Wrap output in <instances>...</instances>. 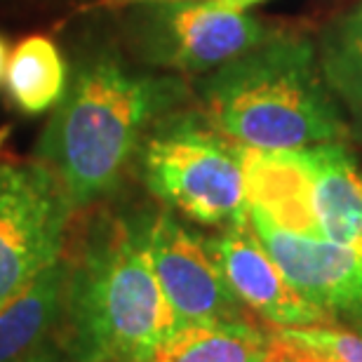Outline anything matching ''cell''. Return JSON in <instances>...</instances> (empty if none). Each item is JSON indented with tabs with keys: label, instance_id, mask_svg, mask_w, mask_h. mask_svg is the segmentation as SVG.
Instances as JSON below:
<instances>
[{
	"label": "cell",
	"instance_id": "obj_4",
	"mask_svg": "<svg viewBox=\"0 0 362 362\" xmlns=\"http://www.w3.org/2000/svg\"><path fill=\"white\" fill-rule=\"evenodd\" d=\"M141 146L146 188L181 216L202 226H228L247 216L240 146L195 115L153 122Z\"/></svg>",
	"mask_w": 362,
	"mask_h": 362
},
{
	"label": "cell",
	"instance_id": "obj_7",
	"mask_svg": "<svg viewBox=\"0 0 362 362\" xmlns=\"http://www.w3.org/2000/svg\"><path fill=\"white\" fill-rule=\"evenodd\" d=\"M144 235L158 282L175 313L177 329L250 322L247 308L230 292L202 238L168 212L144 223Z\"/></svg>",
	"mask_w": 362,
	"mask_h": 362
},
{
	"label": "cell",
	"instance_id": "obj_18",
	"mask_svg": "<svg viewBox=\"0 0 362 362\" xmlns=\"http://www.w3.org/2000/svg\"><path fill=\"white\" fill-rule=\"evenodd\" d=\"M7 59H10V45H7V38H5V35H0V83H3V78H5Z\"/></svg>",
	"mask_w": 362,
	"mask_h": 362
},
{
	"label": "cell",
	"instance_id": "obj_20",
	"mask_svg": "<svg viewBox=\"0 0 362 362\" xmlns=\"http://www.w3.org/2000/svg\"><path fill=\"white\" fill-rule=\"evenodd\" d=\"M24 362H74V360H57L52 353H47L45 349H42L40 353H35V356H31V358L24 360Z\"/></svg>",
	"mask_w": 362,
	"mask_h": 362
},
{
	"label": "cell",
	"instance_id": "obj_8",
	"mask_svg": "<svg viewBox=\"0 0 362 362\" xmlns=\"http://www.w3.org/2000/svg\"><path fill=\"white\" fill-rule=\"evenodd\" d=\"M247 214L259 240L303 299L320 308L332 322L337 317L362 320L360 250L287 233L252 209H247Z\"/></svg>",
	"mask_w": 362,
	"mask_h": 362
},
{
	"label": "cell",
	"instance_id": "obj_13",
	"mask_svg": "<svg viewBox=\"0 0 362 362\" xmlns=\"http://www.w3.org/2000/svg\"><path fill=\"white\" fill-rule=\"evenodd\" d=\"M129 362H269V337L252 322L193 325Z\"/></svg>",
	"mask_w": 362,
	"mask_h": 362
},
{
	"label": "cell",
	"instance_id": "obj_1",
	"mask_svg": "<svg viewBox=\"0 0 362 362\" xmlns=\"http://www.w3.org/2000/svg\"><path fill=\"white\" fill-rule=\"evenodd\" d=\"M186 94L177 76L139 74L113 52L88 54L54 106L35 156L59 177L74 209L92 207L118 188L153 122Z\"/></svg>",
	"mask_w": 362,
	"mask_h": 362
},
{
	"label": "cell",
	"instance_id": "obj_3",
	"mask_svg": "<svg viewBox=\"0 0 362 362\" xmlns=\"http://www.w3.org/2000/svg\"><path fill=\"white\" fill-rule=\"evenodd\" d=\"M64 346L74 362H129L177 329L144 235V223L92 219L69 257Z\"/></svg>",
	"mask_w": 362,
	"mask_h": 362
},
{
	"label": "cell",
	"instance_id": "obj_9",
	"mask_svg": "<svg viewBox=\"0 0 362 362\" xmlns=\"http://www.w3.org/2000/svg\"><path fill=\"white\" fill-rule=\"evenodd\" d=\"M205 243L238 301L252 313L264 317L271 327L332 325L320 308L308 303L289 285L285 273L252 228L250 214L223 226Z\"/></svg>",
	"mask_w": 362,
	"mask_h": 362
},
{
	"label": "cell",
	"instance_id": "obj_19",
	"mask_svg": "<svg viewBox=\"0 0 362 362\" xmlns=\"http://www.w3.org/2000/svg\"><path fill=\"white\" fill-rule=\"evenodd\" d=\"M113 5H158V3H181V0H111Z\"/></svg>",
	"mask_w": 362,
	"mask_h": 362
},
{
	"label": "cell",
	"instance_id": "obj_21",
	"mask_svg": "<svg viewBox=\"0 0 362 362\" xmlns=\"http://www.w3.org/2000/svg\"><path fill=\"white\" fill-rule=\"evenodd\" d=\"M360 7H362V5H360Z\"/></svg>",
	"mask_w": 362,
	"mask_h": 362
},
{
	"label": "cell",
	"instance_id": "obj_2",
	"mask_svg": "<svg viewBox=\"0 0 362 362\" xmlns=\"http://www.w3.org/2000/svg\"><path fill=\"white\" fill-rule=\"evenodd\" d=\"M198 94L209 125L243 148L296 151L344 141L351 129L303 35L278 33L209 71Z\"/></svg>",
	"mask_w": 362,
	"mask_h": 362
},
{
	"label": "cell",
	"instance_id": "obj_6",
	"mask_svg": "<svg viewBox=\"0 0 362 362\" xmlns=\"http://www.w3.org/2000/svg\"><path fill=\"white\" fill-rule=\"evenodd\" d=\"M144 17V57L179 74H209L280 33L252 10H230L214 0L158 3Z\"/></svg>",
	"mask_w": 362,
	"mask_h": 362
},
{
	"label": "cell",
	"instance_id": "obj_10",
	"mask_svg": "<svg viewBox=\"0 0 362 362\" xmlns=\"http://www.w3.org/2000/svg\"><path fill=\"white\" fill-rule=\"evenodd\" d=\"M247 209L287 233L322 240L315 214L313 172L303 148L255 151L243 148Z\"/></svg>",
	"mask_w": 362,
	"mask_h": 362
},
{
	"label": "cell",
	"instance_id": "obj_5",
	"mask_svg": "<svg viewBox=\"0 0 362 362\" xmlns=\"http://www.w3.org/2000/svg\"><path fill=\"white\" fill-rule=\"evenodd\" d=\"M71 214L45 163L0 160V306L64 257Z\"/></svg>",
	"mask_w": 362,
	"mask_h": 362
},
{
	"label": "cell",
	"instance_id": "obj_12",
	"mask_svg": "<svg viewBox=\"0 0 362 362\" xmlns=\"http://www.w3.org/2000/svg\"><path fill=\"white\" fill-rule=\"evenodd\" d=\"M313 172L322 240L362 252V175L344 141L303 148Z\"/></svg>",
	"mask_w": 362,
	"mask_h": 362
},
{
	"label": "cell",
	"instance_id": "obj_11",
	"mask_svg": "<svg viewBox=\"0 0 362 362\" xmlns=\"http://www.w3.org/2000/svg\"><path fill=\"white\" fill-rule=\"evenodd\" d=\"M71 262H59L42 271L0 306V362H24L64 325L69 301Z\"/></svg>",
	"mask_w": 362,
	"mask_h": 362
},
{
	"label": "cell",
	"instance_id": "obj_16",
	"mask_svg": "<svg viewBox=\"0 0 362 362\" xmlns=\"http://www.w3.org/2000/svg\"><path fill=\"white\" fill-rule=\"evenodd\" d=\"M269 362H362V334L332 325L271 327Z\"/></svg>",
	"mask_w": 362,
	"mask_h": 362
},
{
	"label": "cell",
	"instance_id": "obj_17",
	"mask_svg": "<svg viewBox=\"0 0 362 362\" xmlns=\"http://www.w3.org/2000/svg\"><path fill=\"white\" fill-rule=\"evenodd\" d=\"M216 5L230 7V10H255L257 5L269 3V0H214Z\"/></svg>",
	"mask_w": 362,
	"mask_h": 362
},
{
	"label": "cell",
	"instance_id": "obj_14",
	"mask_svg": "<svg viewBox=\"0 0 362 362\" xmlns=\"http://www.w3.org/2000/svg\"><path fill=\"white\" fill-rule=\"evenodd\" d=\"M3 83L21 113L42 115L62 101L69 88V69L52 38L28 35L10 52Z\"/></svg>",
	"mask_w": 362,
	"mask_h": 362
},
{
	"label": "cell",
	"instance_id": "obj_15",
	"mask_svg": "<svg viewBox=\"0 0 362 362\" xmlns=\"http://www.w3.org/2000/svg\"><path fill=\"white\" fill-rule=\"evenodd\" d=\"M317 62L349 127L362 136V7L325 28Z\"/></svg>",
	"mask_w": 362,
	"mask_h": 362
}]
</instances>
